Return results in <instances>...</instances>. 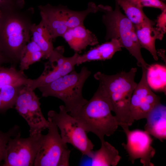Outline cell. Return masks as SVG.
<instances>
[{"label":"cell","mask_w":166,"mask_h":166,"mask_svg":"<svg viewBox=\"0 0 166 166\" xmlns=\"http://www.w3.org/2000/svg\"><path fill=\"white\" fill-rule=\"evenodd\" d=\"M24 0H17L1 10L0 48L11 63L19 62L22 52L30 41L34 9H24Z\"/></svg>","instance_id":"cell-1"},{"label":"cell","mask_w":166,"mask_h":166,"mask_svg":"<svg viewBox=\"0 0 166 166\" xmlns=\"http://www.w3.org/2000/svg\"><path fill=\"white\" fill-rule=\"evenodd\" d=\"M136 72V68H132L128 72L122 71L114 75L98 72L94 75L99 82L98 87L109 100L112 111L121 127H129L134 122L129 107L132 93L137 84L134 80Z\"/></svg>","instance_id":"cell-2"},{"label":"cell","mask_w":166,"mask_h":166,"mask_svg":"<svg viewBox=\"0 0 166 166\" xmlns=\"http://www.w3.org/2000/svg\"><path fill=\"white\" fill-rule=\"evenodd\" d=\"M109 101L98 87L92 97L77 113L71 115L87 132L95 134L100 141L117 130L119 124L111 113Z\"/></svg>","instance_id":"cell-3"},{"label":"cell","mask_w":166,"mask_h":166,"mask_svg":"<svg viewBox=\"0 0 166 166\" xmlns=\"http://www.w3.org/2000/svg\"><path fill=\"white\" fill-rule=\"evenodd\" d=\"M97 6L98 11L104 13L102 21L106 29L105 39L117 40L122 47L125 48L136 59L138 66L146 69L149 65L142 56L134 25L121 11L117 2L114 10L108 6Z\"/></svg>","instance_id":"cell-4"},{"label":"cell","mask_w":166,"mask_h":166,"mask_svg":"<svg viewBox=\"0 0 166 166\" xmlns=\"http://www.w3.org/2000/svg\"><path fill=\"white\" fill-rule=\"evenodd\" d=\"M91 74L90 71L84 66L79 73L73 70L38 89L43 97H53L61 100L67 112L72 115L88 101L83 97L82 90L85 82Z\"/></svg>","instance_id":"cell-5"},{"label":"cell","mask_w":166,"mask_h":166,"mask_svg":"<svg viewBox=\"0 0 166 166\" xmlns=\"http://www.w3.org/2000/svg\"><path fill=\"white\" fill-rule=\"evenodd\" d=\"M59 109V113L49 111L48 118L59 129L64 142L71 144L83 155L91 158L94 145L88 137L87 132L74 117L68 113L64 105H60Z\"/></svg>","instance_id":"cell-6"},{"label":"cell","mask_w":166,"mask_h":166,"mask_svg":"<svg viewBox=\"0 0 166 166\" xmlns=\"http://www.w3.org/2000/svg\"><path fill=\"white\" fill-rule=\"evenodd\" d=\"M48 133L42 135L34 166H68L71 150L62 140L56 125L48 118Z\"/></svg>","instance_id":"cell-7"},{"label":"cell","mask_w":166,"mask_h":166,"mask_svg":"<svg viewBox=\"0 0 166 166\" xmlns=\"http://www.w3.org/2000/svg\"><path fill=\"white\" fill-rule=\"evenodd\" d=\"M42 135L40 133L23 138L20 133L10 138L7 145L2 166H34Z\"/></svg>","instance_id":"cell-8"},{"label":"cell","mask_w":166,"mask_h":166,"mask_svg":"<svg viewBox=\"0 0 166 166\" xmlns=\"http://www.w3.org/2000/svg\"><path fill=\"white\" fill-rule=\"evenodd\" d=\"M64 48L59 46L54 48L45 64L44 69L38 78L30 79L27 86L31 89L45 85L70 73L77 65L79 54L75 53L70 57L64 56Z\"/></svg>","instance_id":"cell-9"},{"label":"cell","mask_w":166,"mask_h":166,"mask_svg":"<svg viewBox=\"0 0 166 166\" xmlns=\"http://www.w3.org/2000/svg\"><path fill=\"white\" fill-rule=\"evenodd\" d=\"M39 98L27 85L20 89L15 104V109L26 121L30 134L42 133L47 129L49 121L44 117L40 108Z\"/></svg>","instance_id":"cell-10"},{"label":"cell","mask_w":166,"mask_h":166,"mask_svg":"<svg viewBox=\"0 0 166 166\" xmlns=\"http://www.w3.org/2000/svg\"><path fill=\"white\" fill-rule=\"evenodd\" d=\"M129 127H122L127 137L126 144L122 146L128 153L129 160L132 164L135 160L140 159L144 166H153L151 162L156 151L152 146L153 140L145 131L139 129L130 130Z\"/></svg>","instance_id":"cell-11"},{"label":"cell","mask_w":166,"mask_h":166,"mask_svg":"<svg viewBox=\"0 0 166 166\" xmlns=\"http://www.w3.org/2000/svg\"><path fill=\"white\" fill-rule=\"evenodd\" d=\"M142 69L141 78L133 91L130 102V113L134 121L146 119L152 110L161 103L160 97L152 92L147 83L146 69Z\"/></svg>","instance_id":"cell-12"},{"label":"cell","mask_w":166,"mask_h":166,"mask_svg":"<svg viewBox=\"0 0 166 166\" xmlns=\"http://www.w3.org/2000/svg\"><path fill=\"white\" fill-rule=\"evenodd\" d=\"M41 21L46 28L53 39L62 37L69 29L72 10L60 4L53 6L49 4L38 6Z\"/></svg>","instance_id":"cell-13"},{"label":"cell","mask_w":166,"mask_h":166,"mask_svg":"<svg viewBox=\"0 0 166 166\" xmlns=\"http://www.w3.org/2000/svg\"><path fill=\"white\" fill-rule=\"evenodd\" d=\"M154 23L147 17L141 23L134 25L136 34L141 48L147 50L156 61L158 60L155 47L156 39L162 40L164 34L154 26Z\"/></svg>","instance_id":"cell-14"},{"label":"cell","mask_w":166,"mask_h":166,"mask_svg":"<svg viewBox=\"0 0 166 166\" xmlns=\"http://www.w3.org/2000/svg\"><path fill=\"white\" fill-rule=\"evenodd\" d=\"M62 37L70 48L78 53L85 49L89 46H93L98 43L96 36L81 25L68 29Z\"/></svg>","instance_id":"cell-15"},{"label":"cell","mask_w":166,"mask_h":166,"mask_svg":"<svg viewBox=\"0 0 166 166\" xmlns=\"http://www.w3.org/2000/svg\"><path fill=\"white\" fill-rule=\"evenodd\" d=\"M144 131L162 142L166 139V107L161 103L150 112Z\"/></svg>","instance_id":"cell-16"},{"label":"cell","mask_w":166,"mask_h":166,"mask_svg":"<svg viewBox=\"0 0 166 166\" xmlns=\"http://www.w3.org/2000/svg\"><path fill=\"white\" fill-rule=\"evenodd\" d=\"M121 45L117 40L111 39L110 41L91 49L82 55H79L77 65L92 61L110 59L116 52L121 50Z\"/></svg>","instance_id":"cell-17"},{"label":"cell","mask_w":166,"mask_h":166,"mask_svg":"<svg viewBox=\"0 0 166 166\" xmlns=\"http://www.w3.org/2000/svg\"><path fill=\"white\" fill-rule=\"evenodd\" d=\"M100 148L93 151L91 165L95 166H116L121 157L118 150L112 144L104 140L101 141Z\"/></svg>","instance_id":"cell-18"},{"label":"cell","mask_w":166,"mask_h":166,"mask_svg":"<svg viewBox=\"0 0 166 166\" xmlns=\"http://www.w3.org/2000/svg\"><path fill=\"white\" fill-rule=\"evenodd\" d=\"M31 40L39 47L44 58L48 59L54 49L52 40L48 31L41 21L38 25L33 23L31 28Z\"/></svg>","instance_id":"cell-19"},{"label":"cell","mask_w":166,"mask_h":166,"mask_svg":"<svg viewBox=\"0 0 166 166\" xmlns=\"http://www.w3.org/2000/svg\"><path fill=\"white\" fill-rule=\"evenodd\" d=\"M146 69V80L150 89L166 94V66L158 64L149 65Z\"/></svg>","instance_id":"cell-20"},{"label":"cell","mask_w":166,"mask_h":166,"mask_svg":"<svg viewBox=\"0 0 166 166\" xmlns=\"http://www.w3.org/2000/svg\"><path fill=\"white\" fill-rule=\"evenodd\" d=\"M29 80L24 72L18 70L14 66L6 68L0 66V89L8 85H27Z\"/></svg>","instance_id":"cell-21"},{"label":"cell","mask_w":166,"mask_h":166,"mask_svg":"<svg viewBox=\"0 0 166 166\" xmlns=\"http://www.w3.org/2000/svg\"><path fill=\"white\" fill-rule=\"evenodd\" d=\"M116 2L124 10L125 16L134 25L140 24L147 17L142 8L129 0H116Z\"/></svg>","instance_id":"cell-22"},{"label":"cell","mask_w":166,"mask_h":166,"mask_svg":"<svg viewBox=\"0 0 166 166\" xmlns=\"http://www.w3.org/2000/svg\"><path fill=\"white\" fill-rule=\"evenodd\" d=\"M23 86L8 85L0 89V100L6 111L14 106L19 90Z\"/></svg>","instance_id":"cell-23"},{"label":"cell","mask_w":166,"mask_h":166,"mask_svg":"<svg viewBox=\"0 0 166 166\" xmlns=\"http://www.w3.org/2000/svg\"><path fill=\"white\" fill-rule=\"evenodd\" d=\"M43 53L41 51H37L33 48L26 46L23 49L20 59V70L24 72L33 63L44 58Z\"/></svg>","instance_id":"cell-24"},{"label":"cell","mask_w":166,"mask_h":166,"mask_svg":"<svg viewBox=\"0 0 166 166\" xmlns=\"http://www.w3.org/2000/svg\"><path fill=\"white\" fill-rule=\"evenodd\" d=\"M20 133L19 127L17 125L6 132L0 130V164L3 161L6 147L10 139Z\"/></svg>","instance_id":"cell-25"},{"label":"cell","mask_w":166,"mask_h":166,"mask_svg":"<svg viewBox=\"0 0 166 166\" xmlns=\"http://www.w3.org/2000/svg\"><path fill=\"white\" fill-rule=\"evenodd\" d=\"M138 6L149 7L159 9L163 10L166 9L165 3L160 0H129Z\"/></svg>","instance_id":"cell-26"},{"label":"cell","mask_w":166,"mask_h":166,"mask_svg":"<svg viewBox=\"0 0 166 166\" xmlns=\"http://www.w3.org/2000/svg\"><path fill=\"white\" fill-rule=\"evenodd\" d=\"M156 27L160 32L164 34L166 31V9L162 10L158 17Z\"/></svg>","instance_id":"cell-27"},{"label":"cell","mask_w":166,"mask_h":166,"mask_svg":"<svg viewBox=\"0 0 166 166\" xmlns=\"http://www.w3.org/2000/svg\"><path fill=\"white\" fill-rule=\"evenodd\" d=\"M17 0H0V10L6 8L13 4Z\"/></svg>","instance_id":"cell-28"},{"label":"cell","mask_w":166,"mask_h":166,"mask_svg":"<svg viewBox=\"0 0 166 166\" xmlns=\"http://www.w3.org/2000/svg\"><path fill=\"white\" fill-rule=\"evenodd\" d=\"M9 63L11 62L0 48V66L2 64Z\"/></svg>","instance_id":"cell-29"},{"label":"cell","mask_w":166,"mask_h":166,"mask_svg":"<svg viewBox=\"0 0 166 166\" xmlns=\"http://www.w3.org/2000/svg\"><path fill=\"white\" fill-rule=\"evenodd\" d=\"M0 112H4V109L2 104L0 101Z\"/></svg>","instance_id":"cell-30"},{"label":"cell","mask_w":166,"mask_h":166,"mask_svg":"<svg viewBox=\"0 0 166 166\" xmlns=\"http://www.w3.org/2000/svg\"><path fill=\"white\" fill-rule=\"evenodd\" d=\"M1 11L0 10V17H1Z\"/></svg>","instance_id":"cell-31"}]
</instances>
